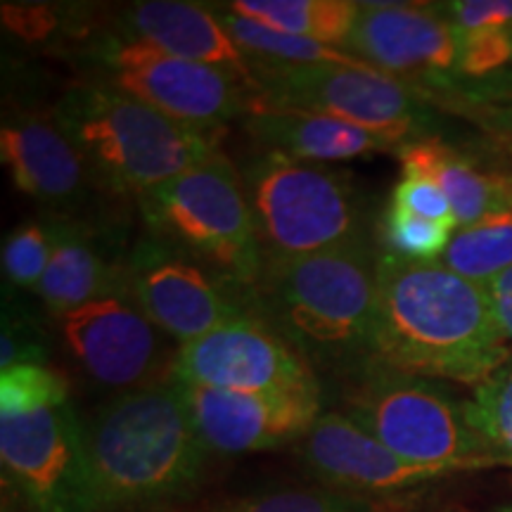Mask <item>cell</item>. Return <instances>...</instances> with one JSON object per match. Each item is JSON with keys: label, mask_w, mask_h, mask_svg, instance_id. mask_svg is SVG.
Returning <instances> with one entry per match:
<instances>
[{"label": "cell", "mask_w": 512, "mask_h": 512, "mask_svg": "<svg viewBox=\"0 0 512 512\" xmlns=\"http://www.w3.org/2000/svg\"><path fill=\"white\" fill-rule=\"evenodd\" d=\"M373 351L382 366L472 387L512 356L484 285L392 252L377 254Z\"/></svg>", "instance_id": "6da1fadb"}, {"label": "cell", "mask_w": 512, "mask_h": 512, "mask_svg": "<svg viewBox=\"0 0 512 512\" xmlns=\"http://www.w3.org/2000/svg\"><path fill=\"white\" fill-rule=\"evenodd\" d=\"M249 299L316 373L356 375L373 363L377 254L370 240L266 261Z\"/></svg>", "instance_id": "7a4b0ae2"}, {"label": "cell", "mask_w": 512, "mask_h": 512, "mask_svg": "<svg viewBox=\"0 0 512 512\" xmlns=\"http://www.w3.org/2000/svg\"><path fill=\"white\" fill-rule=\"evenodd\" d=\"M83 432L98 512L185 494L209 451L171 377L102 403Z\"/></svg>", "instance_id": "3957f363"}, {"label": "cell", "mask_w": 512, "mask_h": 512, "mask_svg": "<svg viewBox=\"0 0 512 512\" xmlns=\"http://www.w3.org/2000/svg\"><path fill=\"white\" fill-rule=\"evenodd\" d=\"M53 117L112 192L140 197L219 152L214 131L166 117L105 83L67 88Z\"/></svg>", "instance_id": "277c9868"}, {"label": "cell", "mask_w": 512, "mask_h": 512, "mask_svg": "<svg viewBox=\"0 0 512 512\" xmlns=\"http://www.w3.org/2000/svg\"><path fill=\"white\" fill-rule=\"evenodd\" d=\"M147 233L195 256L252 294L266 268L240 171L219 150L185 174L138 197Z\"/></svg>", "instance_id": "5b68a950"}, {"label": "cell", "mask_w": 512, "mask_h": 512, "mask_svg": "<svg viewBox=\"0 0 512 512\" xmlns=\"http://www.w3.org/2000/svg\"><path fill=\"white\" fill-rule=\"evenodd\" d=\"M266 261L366 242L363 200L328 164L259 150L240 169Z\"/></svg>", "instance_id": "8992f818"}, {"label": "cell", "mask_w": 512, "mask_h": 512, "mask_svg": "<svg viewBox=\"0 0 512 512\" xmlns=\"http://www.w3.org/2000/svg\"><path fill=\"white\" fill-rule=\"evenodd\" d=\"M344 403L351 420L411 463L453 472L501 465L467 422L465 403L427 377L373 361L354 375Z\"/></svg>", "instance_id": "52a82bcc"}, {"label": "cell", "mask_w": 512, "mask_h": 512, "mask_svg": "<svg viewBox=\"0 0 512 512\" xmlns=\"http://www.w3.org/2000/svg\"><path fill=\"white\" fill-rule=\"evenodd\" d=\"M254 64L252 110H299L370 128L401 145L425 138L427 114L406 81L373 67H278Z\"/></svg>", "instance_id": "ba28073f"}, {"label": "cell", "mask_w": 512, "mask_h": 512, "mask_svg": "<svg viewBox=\"0 0 512 512\" xmlns=\"http://www.w3.org/2000/svg\"><path fill=\"white\" fill-rule=\"evenodd\" d=\"M0 460L34 512H98L86 432L69 394L0 406Z\"/></svg>", "instance_id": "9c48e42d"}, {"label": "cell", "mask_w": 512, "mask_h": 512, "mask_svg": "<svg viewBox=\"0 0 512 512\" xmlns=\"http://www.w3.org/2000/svg\"><path fill=\"white\" fill-rule=\"evenodd\" d=\"M100 83L117 88L166 117L216 131L226 121L252 112L256 93L238 76L128 41L117 34L86 48Z\"/></svg>", "instance_id": "30bf717a"}, {"label": "cell", "mask_w": 512, "mask_h": 512, "mask_svg": "<svg viewBox=\"0 0 512 512\" xmlns=\"http://www.w3.org/2000/svg\"><path fill=\"white\" fill-rule=\"evenodd\" d=\"M126 294L178 347L207 332L256 316L252 299L169 240L145 233L128 249Z\"/></svg>", "instance_id": "8fae6325"}, {"label": "cell", "mask_w": 512, "mask_h": 512, "mask_svg": "<svg viewBox=\"0 0 512 512\" xmlns=\"http://www.w3.org/2000/svg\"><path fill=\"white\" fill-rule=\"evenodd\" d=\"M169 377L226 392L320 394L316 370L259 316L233 320L181 344Z\"/></svg>", "instance_id": "7c38bea8"}, {"label": "cell", "mask_w": 512, "mask_h": 512, "mask_svg": "<svg viewBox=\"0 0 512 512\" xmlns=\"http://www.w3.org/2000/svg\"><path fill=\"white\" fill-rule=\"evenodd\" d=\"M55 320L69 354L102 387L124 392L147 387L162 382L159 370L164 363L169 368L174 363V358H166L169 337L126 292L93 299Z\"/></svg>", "instance_id": "4fadbf2b"}, {"label": "cell", "mask_w": 512, "mask_h": 512, "mask_svg": "<svg viewBox=\"0 0 512 512\" xmlns=\"http://www.w3.org/2000/svg\"><path fill=\"white\" fill-rule=\"evenodd\" d=\"M176 384L204 446L228 456L266 451L304 439L323 415L320 394L226 392Z\"/></svg>", "instance_id": "5bb4252c"}, {"label": "cell", "mask_w": 512, "mask_h": 512, "mask_svg": "<svg viewBox=\"0 0 512 512\" xmlns=\"http://www.w3.org/2000/svg\"><path fill=\"white\" fill-rule=\"evenodd\" d=\"M344 50L401 81L406 76L444 81L458 72V34L444 8L361 3Z\"/></svg>", "instance_id": "9a60e30c"}, {"label": "cell", "mask_w": 512, "mask_h": 512, "mask_svg": "<svg viewBox=\"0 0 512 512\" xmlns=\"http://www.w3.org/2000/svg\"><path fill=\"white\" fill-rule=\"evenodd\" d=\"M302 456L318 479L356 496L389 494L453 472L396 456L347 413L337 411L320 415L304 437Z\"/></svg>", "instance_id": "2e32d148"}, {"label": "cell", "mask_w": 512, "mask_h": 512, "mask_svg": "<svg viewBox=\"0 0 512 512\" xmlns=\"http://www.w3.org/2000/svg\"><path fill=\"white\" fill-rule=\"evenodd\" d=\"M0 157L24 195L48 209L69 214L98 183L86 159L53 114L19 112L0 128Z\"/></svg>", "instance_id": "e0dca14e"}, {"label": "cell", "mask_w": 512, "mask_h": 512, "mask_svg": "<svg viewBox=\"0 0 512 512\" xmlns=\"http://www.w3.org/2000/svg\"><path fill=\"white\" fill-rule=\"evenodd\" d=\"M114 34L238 76L256 93L254 64L223 27L219 12L183 0H143L121 10Z\"/></svg>", "instance_id": "ac0fdd59"}, {"label": "cell", "mask_w": 512, "mask_h": 512, "mask_svg": "<svg viewBox=\"0 0 512 512\" xmlns=\"http://www.w3.org/2000/svg\"><path fill=\"white\" fill-rule=\"evenodd\" d=\"M53 223V256L34 290L48 313L60 316L93 299L126 292L128 252L119 254L105 230L69 216L53 219Z\"/></svg>", "instance_id": "d6986e66"}, {"label": "cell", "mask_w": 512, "mask_h": 512, "mask_svg": "<svg viewBox=\"0 0 512 512\" xmlns=\"http://www.w3.org/2000/svg\"><path fill=\"white\" fill-rule=\"evenodd\" d=\"M245 128L259 150L283 152L313 164L349 162L377 152H399L403 147L399 140L370 128L299 110H252Z\"/></svg>", "instance_id": "ffe728a7"}, {"label": "cell", "mask_w": 512, "mask_h": 512, "mask_svg": "<svg viewBox=\"0 0 512 512\" xmlns=\"http://www.w3.org/2000/svg\"><path fill=\"white\" fill-rule=\"evenodd\" d=\"M396 155L403 171H420L446 192L458 228L472 226L498 211H512V178L486 174L437 138L413 140Z\"/></svg>", "instance_id": "44dd1931"}, {"label": "cell", "mask_w": 512, "mask_h": 512, "mask_svg": "<svg viewBox=\"0 0 512 512\" xmlns=\"http://www.w3.org/2000/svg\"><path fill=\"white\" fill-rule=\"evenodd\" d=\"M223 8L264 27L344 50L361 3H351V0H235Z\"/></svg>", "instance_id": "7402d4cb"}, {"label": "cell", "mask_w": 512, "mask_h": 512, "mask_svg": "<svg viewBox=\"0 0 512 512\" xmlns=\"http://www.w3.org/2000/svg\"><path fill=\"white\" fill-rule=\"evenodd\" d=\"M216 12H219L228 34L235 38V43L245 50V55L252 62L278 64V67H318V64H335V67H370V64L361 62L358 57L342 48L264 27V24L235 15V12H230L226 8Z\"/></svg>", "instance_id": "603a6c76"}, {"label": "cell", "mask_w": 512, "mask_h": 512, "mask_svg": "<svg viewBox=\"0 0 512 512\" xmlns=\"http://www.w3.org/2000/svg\"><path fill=\"white\" fill-rule=\"evenodd\" d=\"M439 261L472 283L489 285L512 268V211L458 228Z\"/></svg>", "instance_id": "cb8c5ba5"}, {"label": "cell", "mask_w": 512, "mask_h": 512, "mask_svg": "<svg viewBox=\"0 0 512 512\" xmlns=\"http://www.w3.org/2000/svg\"><path fill=\"white\" fill-rule=\"evenodd\" d=\"M467 422L501 465H512V356L465 401Z\"/></svg>", "instance_id": "d4e9b609"}, {"label": "cell", "mask_w": 512, "mask_h": 512, "mask_svg": "<svg viewBox=\"0 0 512 512\" xmlns=\"http://www.w3.org/2000/svg\"><path fill=\"white\" fill-rule=\"evenodd\" d=\"M55 242V223L27 221L3 242V273L15 287L36 290L50 264Z\"/></svg>", "instance_id": "484cf974"}, {"label": "cell", "mask_w": 512, "mask_h": 512, "mask_svg": "<svg viewBox=\"0 0 512 512\" xmlns=\"http://www.w3.org/2000/svg\"><path fill=\"white\" fill-rule=\"evenodd\" d=\"M216 512H392L366 496L335 489H285L245 498Z\"/></svg>", "instance_id": "4316f807"}, {"label": "cell", "mask_w": 512, "mask_h": 512, "mask_svg": "<svg viewBox=\"0 0 512 512\" xmlns=\"http://www.w3.org/2000/svg\"><path fill=\"white\" fill-rule=\"evenodd\" d=\"M456 228L448 223L420 219L406 211L387 207L382 219L384 252L413 261H439L444 256Z\"/></svg>", "instance_id": "83f0119b"}, {"label": "cell", "mask_w": 512, "mask_h": 512, "mask_svg": "<svg viewBox=\"0 0 512 512\" xmlns=\"http://www.w3.org/2000/svg\"><path fill=\"white\" fill-rule=\"evenodd\" d=\"M46 332L27 309L12 302L3 306L0 370L15 366H46Z\"/></svg>", "instance_id": "f1b7e54d"}, {"label": "cell", "mask_w": 512, "mask_h": 512, "mask_svg": "<svg viewBox=\"0 0 512 512\" xmlns=\"http://www.w3.org/2000/svg\"><path fill=\"white\" fill-rule=\"evenodd\" d=\"M508 62H512V27L458 34V74L482 79Z\"/></svg>", "instance_id": "f546056e"}, {"label": "cell", "mask_w": 512, "mask_h": 512, "mask_svg": "<svg viewBox=\"0 0 512 512\" xmlns=\"http://www.w3.org/2000/svg\"><path fill=\"white\" fill-rule=\"evenodd\" d=\"M389 207L406 211V214L420 216V219H430L439 223H448V226H456V216H453L451 202H448L446 192L432 181L430 176L420 174V171H403L401 181L394 185L392 200Z\"/></svg>", "instance_id": "4dcf8cb0"}, {"label": "cell", "mask_w": 512, "mask_h": 512, "mask_svg": "<svg viewBox=\"0 0 512 512\" xmlns=\"http://www.w3.org/2000/svg\"><path fill=\"white\" fill-rule=\"evenodd\" d=\"M441 8L458 34L512 27V0H456Z\"/></svg>", "instance_id": "1f68e13d"}, {"label": "cell", "mask_w": 512, "mask_h": 512, "mask_svg": "<svg viewBox=\"0 0 512 512\" xmlns=\"http://www.w3.org/2000/svg\"><path fill=\"white\" fill-rule=\"evenodd\" d=\"M486 292H489L491 306H494L496 320L501 325L505 339L512 342V268L491 280L486 285Z\"/></svg>", "instance_id": "d6a6232c"}, {"label": "cell", "mask_w": 512, "mask_h": 512, "mask_svg": "<svg viewBox=\"0 0 512 512\" xmlns=\"http://www.w3.org/2000/svg\"><path fill=\"white\" fill-rule=\"evenodd\" d=\"M498 512H512V505H510V508H503V510H498Z\"/></svg>", "instance_id": "836d02e7"}]
</instances>
